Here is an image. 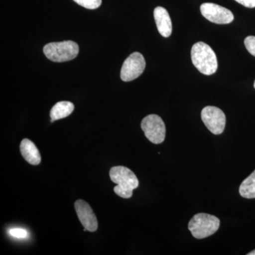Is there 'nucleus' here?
Here are the masks:
<instances>
[{"instance_id": "13", "label": "nucleus", "mask_w": 255, "mask_h": 255, "mask_svg": "<svg viewBox=\"0 0 255 255\" xmlns=\"http://www.w3.org/2000/svg\"><path fill=\"white\" fill-rule=\"evenodd\" d=\"M240 194L246 199L255 198V170L240 186Z\"/></svg>"}, {"instance_id": "8", "label": "nucleus", "mask_w": 255, "mask_h": 255, "mask_svg": "<svg viewBox=\"0 0 255 255\" xmlns=\"http://www.w3.org/2000/svg\"><path fill=\"white\" fill-rule=\"evenodd\" d=\"M201 14L211 22L218 24H228L234 19L229 9L214 3H204L201 5Z\"/></svg>"}, {"instance_id": "17", "label": "nucleus", "mask_w": 255, "mask_h": 255, "mask_svg": "<svg viewBox=\"0 0 255 255\" xmlns=\"http://www.w3.org/2000/svg\"><path fill=\"white\" fill-rule=\"evenodd\" d=\"M236 1L246 7H255V0H236Z\"/></svg>"}, {"instance_id": "15", "label": "nucleus", "mask_w": 255, "mask_h": 255, "mask_svg": "<svg viewBox=\"0 0 255 255\" xmlns=\"http://www.w3.org/2000/svg\"><path fill=\"white\" fill-rule=\"evenodd\" d=\"M245 46L251 55L255 57V36H250L245 39Z\"/></svg>"}, {"instance_id": "4", "label": "nucleus", "mask_w": 255, "mask_h": 255, "mask_svg": "<svg viewBox=\"0 0 255 255\" xmlns=\"http://www.w3.org/2000/svg\"><path fill=\"white\" fill-rule=\"evenodd\" d=\"M220 227V220L207 214H196L189 223V230L196 239H204L214 235Z\"/></svg>"}, {"instance_id": "7", "label": "nucleus", "mask_w": 255, "mask_h": 255, "mask_svg": "<svg viewBox=\"0 0 255 255\" xmlns=\"http://www.w3.org/2000/svg\"><path fill=\"white\" fill-rule=\"evenodd\" d=\"M201 119L206 128L215 135H220L226 127V115L216 107L208 106L201 111Z\"/></svg>"}, {"instance_id": "18", "label": "nucleus", "mask_w": 255, "mask_h": 255, "mask_svg": "<svg viewBox=\"0 0 255 255\" xmlns=\"http://www.w3.org/2000/svg\"><path fill=\"white\" fill-rule=\"evenodd\" d=\"M248 255H255V251L251 252V253H248Z\"/></svg>"}, {"instance_id": "9", "label": "nucleus", "mask_w": 255, "mask_h": 255, "mask_svg": "<svg viewBox=\"0 0 255 255\" xmlns=\"http://www.w3.org/2000/svg\"><path fill=\"white\" fill-rule=\"evenodd\" d=\"M75 209L84 228L90 232H95L98 228V221L90 206L86 201L79 199L75 201Z\"/></svg>"}, {"instance_id": "2", "label": "nucleus", "mask_w": 255, "mask_h": 255, "mask_svg": "<svg viewBox=\"0 0 255 255\" xmlns=\"http://www.w3.org/2000/svg\"><path fill=\"white\" fill-rule=\"evenodd\" d=\"M191 60L196 68L206 75H213L218 69V60L214 50L204 43L198 42L192 46Z\"/></svg>"}, {"instance_id": "6", "label": "nucleus", "mask_w": 255, "mask_h": 255, "mask_svg": "<svg viewBox=\"0 0 255 255\" xmlns=\"http://www.w3.org/2000/svg\"><path fill=\"white\" fill-rule=\"evenodd\" d=\"M145 58L141 53L134 52L126 59L121 70V79L130 82L140 77L145 70Z\"/></svg>"}, {"instance_id": "12", "label": "nucleus", "mask_w": 255, "mask_h": 255, "mask_svg": "<svg viewBox=\"0 0 255 255\" xmlns=\"http://www.w3.org/2000/svg\"><path fill=\"white\" fill-rule=\"evenodd\" d=\"M74 109H75V106L72 102H67V101L58 102L50 110V116L51 122L66 118L73 113Z\"/></svg>"}, {"instance_id": "11", "label": "nucleus", "mask_w": 255, "mask_h": 255, "mask_svg": "<svg viewBox=\"0 0 255 255\" xmlns=\"http://www.w3.org/2000/svg\"><path fill=\"white\" fill-rule=\"evenodd\" d=\"M20 151L23 158L32 165L41 163V156L36 145L27 138L23 139L20 144Z\"/></svg>"}, {"instance_id": "5", "label": "nucleus", "mask_w": 255, "mask_h": 255, "mask_svg": "<svg viewBox=\"0 0 255 255\" xmlns=\"http://www.w3.org/2000/svg\"><path fill=\"white\" fill-rule=\"evenodd\" d=\"M141 128L147 139L154 144H160L165 138L166 127L160 117L156 114L147 116L141 122Z\"/></svg>"}, {"instance_id": "16", "label": "nucleus", "mask_w": 255, "mask_h": 255, "mask_svg": "<svg viewBox=\"0 0 255 255\" xmlns=\"http://www.w3.org/2000/svg\"><path fill=\"white\" fill-rule=\"evenodd\" d=\"M9 234L13 237L17 238H25L27 237L28 233L26 230L21 229V228H14L9 231Z\"/></svg>"}, {"instance_id": "14", "label": "nucleus", "mask_w": 255, "mask_h": 255, "mask_svg": "<svg viewBox=\"0 0 255 255\" xmlns=\"http://www.w3.org/2000/svg\"><path fill=\"white\" fill-rule=\"evenodd\" d=\"M77 4L89 9H95L100 7L102 0H73Z\"/></svg>"}, {"instance_id": "1", "label": "nucleus", "mask_w": 255, "mask_h": 255, "mask_svg": "<svg viewBox=\"0 0 255 255\" xmlns=\"http://www.w3.org/2000/svg\"><path fill=\"white\" fill-rule=\"evenodd\" d=\"M110 176L112 182L117 184L114 191L123 199H129L132 191L139 186L136 175L130 169L124 166H116L110 169Z\"/></svg>"}, {"instance_id": "3", "label": "nucleus", "mask_w": 255, "mask_h": 255, "mask_svg": "<svg viewBox=\"0 0 255 255\" xmlns=\"http://www.w3.org/2000/svg\"><path fill=\"white\" fill-rule=\"evenodd\" d=\"M43 53L51 61L63 63L75 59L78 56L79 46L73 41L53 42L44 46Z\"/></svg>"}, {"instance_id": "10", "label": "nucleus", "mask_w": 255, "mask_h": 255, "mask_svg": "<svg viewBox=\"0 0 255 255\" xmlns=\"http://www.w3.org/2000/svg\"><path fill=\"white\" fill-rule=\"evenodd\" d=\"M154 18L159 33L164 38L170 36L172 32V24L167 9L162 6H157L154 10Z\"/></svg>"}, {"instance_id": "19", "label": "nucleus", "mask_w": 255, "mask_h": 255, "mask_svg": "<svg viewBox=\"0 0 255 255\" xmlns=\"http://www.w3.org/2000/svg\"><path fill=\"white\" fill-rule=\"evenodd\" d=\"M254 87H255V83H254Z\"/></svg>"}]
</instances>
